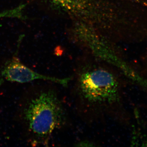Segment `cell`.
Listing matches in <instances>:
<instances>
[{"instance_id":"6da1fadb","label":"cell","mask_w":147,"mask_h":147,"mask_svg":"<svg viewBox=\"0 0 147 147\" xmlns=\"http://www.w3.org/2000/svg\"><path fill=\"white\" fill-rule=\"evenodd\" d=\"M17 118L30 144L46 146L54 131L62 125L65 114L55 90L35 85L21 98Z\"/></svg>"},{"instance_id":"7a4b0ae2","label":"cell","mask_w":147,"mask_h":147,"mask_svg":"<svg viewBox=\"0 0 147 147\" xmlns=\"http://www.w3.org/2000/svg\"><path fill=\"white\" fill-rule=\"evenodd\" d=\"M77 90L82 100L94 108H110L119 102V84L115 74L100 67L85 69L79 73Z\"/></svg>"},{"instance_id":"3957f363","label":"cell","mask_w":147,"mask_h":147,"mask_svg":"<svg viewBox=\"0 0 147 147\" xmlns=\"http://www.w3.org/2000/svg\"><path fill=\"white\" fill-rule=\"evenodd\" d=\"M9 82L28 83L36 80L49 81L66 86L70 78H59L44 76L34 71L21 62L17 57H13L6 63L0 74V79Z\"/></svg>"}]
</instances>
